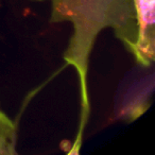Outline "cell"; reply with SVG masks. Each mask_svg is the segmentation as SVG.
<instances>
[{
  "label": "cell",
  "mask_w": 155,
  "mask_h": 155,
  "mask_svg": "<svg viewBox=\"0 0 155 155\" xmlns=\"http://www.w3.org/2000/svg\"><path fill=\"white\" fill-rule=\"evenodd\" d=\"M51 24L70 22L72 34L64 52V61L72 66L80 86V123L74 147L80 149L91 114L88 93L89 58L100 32L112 29L123 47L134 55L138 41V24L133 0H52Z\"/></svg>",
  "instance_id": "cell-1"
},
{
  "label": "cell",
  "mask_w": 155,
  "mask_h": 155,
  "mask_svg": "<svg viewBox=\"0 0 155 155\" xmlns=\"http://www.w3.org/2000/svg\"><path fill=\"white\" fill-rule=\"evenodd\" d=\"M17 129L8 115L0 110V155H16Z\"/></svg>",
  "instance_id": "cell-2"
},
{
  "label": "cell",
  "mask_w": 155,
  "mask_h": 155,
  "mask_svg": "<svg viewBox=\"0 0 155 155\" xmlns=\"http://www.w3.org/2000/svg\"><path fill=\"white\" fill-rule=\"evenodd\" d=\"M34 1H41V0H34Z\"/></svg>",
  "instance_id": "cell-3"
}]
</instances>
